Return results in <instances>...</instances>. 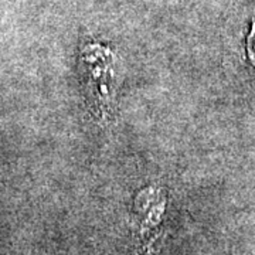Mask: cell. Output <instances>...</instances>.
Instances as JSON below:
<instances>
[{
    "label": "cell",
    "instance_id": "7a4b0ae2",
    "mask_svg": "<svg viewBox=\"0 0 255 255\" xmlns=\"http://www.w3.org/2000/svg\"><path fill=\"white\" fill-rule=\"evenodd\" d=\"M248 53H250V57L253 58L255 64V23L253 26V30H251V34L248 37Z\"/></svg>",
    "mask_w": 255,
    "mask_h": 255
},
{
    "label": "cell",
    "instance_id": "6da1fadb",
    "mask_svg": "<svg viewBox=\"0 0 255 255\" xmlns=\"http://www.w3.org/2000/svg\"><path fill=\"white\" fill-rule=\"evenodd\" d=\"M119 61L110 47L84 44L80 53V73L87 102L100 121H110L115 112L119 84Z\"/></svg>",
    "mask_w": 255,
    "mask_h": 255
}]
</instances>
